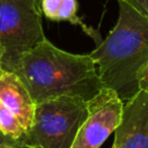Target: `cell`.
Wrapping results in <instances>:
<instances>
[{
  "instance_id": "1",
  "label": "cell",
  "mask_w": 148,
  "mask_h": 148,
  "mask_svg": "<svg viewBox=\"0 0 148 148\" xmlns=\"http://www.w3.org/2000/svg\"><path fill=\"white\" fill-rule=\"evenodd\" d=\"M13 73L36 104L64 95L90 101L104 88L90 54L64 51L47 38L23 53Z\"/></svg>"
},
{
  "instance_id": "2",
  "label": "cell",
  "mask_w": 148,
  "mask_h": 148,
  "mask_svg": "<svg viewBox=\"0 0 148 148\" xmlns=\"http://www.w3.org/2000/svg\"><path fill=\"white\" fill-rule=\"evenodd\" d=\"M109 35L90 52L101 82L125 103L139 92L138 79L148 66V18L123 0Z\"/></svg>"
},
{
  "instance_id": "3",
  "label": "cell",
  "mask_w": 148,
  "mask_h": 148,
  "mask_svg": "<svg viewBox=\"0 0 148 148\" xmlns=\"http://www.w3.org/2000/svg\"><path fill=\"white\" fill-rule=\"evenodd\" d=\"M88 116V101L64 95L37 103L34 121L18 146L71 148Z\"/></svg>"
},
{
  "instance_id": "4",
  "label": "cell",
  "mask_w": 148,
  "mask_h": 148,
  "mask_svg": "<svg viewBox=\"0 0 148 148\" xmlns=\"http://www.w3.org/2000/svg\"><path fill=\"white\" fill-rule=\"evenodd\" d=\"M40 0H0V56L13 72L20 57L45 39Z\"/></svg>"
},
{
  "instance_id": "5",
  "label": "cell",
  "mask_w": 148,
  "mask_h": 148,
  "mask_svg": "<svg viewBox=\"0 0 148 148\" xmlns=\"http://www.w3.org/2000/svg\"><path fill=\"white\" fill-rule=\"evenodd\" d=\"M124 102L110 88L104 87L88 101V116L71 148H99L118 127Z\"/></svg>"
},
{
  "instance_id": "6",
  "label": "cell",
  "mask_w": 148,
  "mask_h": 148,
  "mask_svg": "<svg viewBox=\"0 0 148 148\" xmlns=\"http://www.w3.org/2000/svg\"><path fill=\"white\" fill-rule=\"evenodd\" d=\"M116 148H148V92L139 90L124 103L121 119L114 130Z\"/></svg>"
},
{
  "instance_id": "7",
  "label": "cell",
  "mask_w": 148,
  "mask_h": 148,
  "mask_svg": "<svg viewBox=\"0 0 148 148\" xmlns=\"http://www.w3.org/2000/svg\"><path fill=\"white\" fill-rule=\"evenodd\" d=\"M0 103L12 111L28 132L32 125L36 103L22 80L13 72L0 75Z\"/></svg>"
},
{
  "instance_id": "8",
  "label": "cell",
  "mask_w": 148,
  "mask_h": 148,
  "mask_svg": "<svg viewBox=\"0 0 148 148\" xmlns=\"http://www.w3.org/2000/svg\"><path fill=\"white\" fill-rule=\"evenodd\" d=\"M79 2L77 0H40L42 14L51 21H66L71 24L80 27L84 34L94 39L96 45L102 40V37L97 30L87 25L77 15Z\"/></svg>"
},
{
  "instance_id": "9",
  "label": "cell",
  "mask_w": 148,
  "mask_h": 148,
  "mask_svg": "<svg viewBox=\"0 0 148 148\" xmlns=\"http://www.w3.org/2000/svg\"><path fill=\"white\" fill-rule=\"evenodd\" d=\"M0 133L16 145L21 142L27 133L17 117L2 103H0Z\"/></svg>"
},
{
  "instance_id": "10",
  "label": "cell",
  "mask_w": 148,
  "mask_h": 148,
  "mask_svg": "<svg viewBox=\"0 0 148 148\" xmlns=\"http://www.w3.org/2000/svg\"><path fill=\"white\" fill-rule=\"evenodd\" d=\"M148 18V0H123Z\"/></svg>"
},
{
  "instance_id": "11",
  "label": "cell",
  "mask_w": 148,
  "mask_h": 148,
  "mask_svg": "<svg viewBox=\"0 0 148 148\" xmlns=\"http://www.w3.org/2000/svg\"><path fill=\"white\" fill-rule=\"evenodd\" d=\"M138 86H139V90L148 92V66L140 73L138 79Z\"/></svg>"
},
{
  "instance_id": "12",
  "label": "cell",
  "mask_w": 148,
  "mask_h": 148,
  "mask_svg": "<svg viewBox=\"0 0 148 148\" xmlns=\"http://www.w3.org/2000/svg\"><path fill=\"white\" fill-rule=\"evenodd\" d=\"M0 148H30V147H24V146H18L13 142H0Z\"/></svg>"
},
{
  "instance_id": "13",
  "label": "cell",
  "mask_w": 148,
  "mask_h": 148,
  "mask_svg": "<svg viewBox=\"0 0 148 148\" xmlns=\"http://www.w3.org/2000/svg\"><path fill=\"white\" fill-rule=\"evenodd\" d=\"M0 142H12V141H9L8 139H6V138L0 133ZM13 143H14V142H13Z\"/></svg>"
},
{
  "instance_id": "14",
  "label": "cell",
  "mask_w": 148,
  "mask_h": 148,
  "mask_svg": "<svg viewBox=\"0 0 148 148\" xmlns=\"http://www.w3.org/2000/svg\"><path fill=\"white\" fill-rule=\"evenodd\" d=\"M3 72V67H2V61H1V56H0V75Z\"/></svg>"
},
{
  "instance_id": "15",
  "label": "cell",
  "mask_w": 148,
  "mask_h": 148,
  "mask_svg": "<svg viewBox=\"0 0 148 148\" xmlns=\"http://www.w3.org/2000/svg\"><path fill=\"white\" fill-rule=\"evenodd\" d=\"M112 148H116V147H114V146H112Z\"/></svg>"
}]
</instances>
